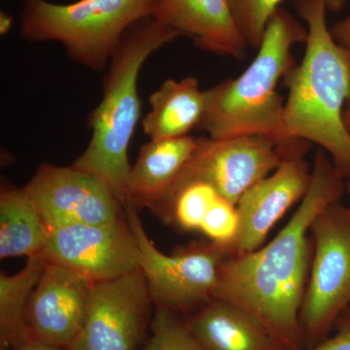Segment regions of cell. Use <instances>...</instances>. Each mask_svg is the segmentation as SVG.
Returning <instances> with one entry per match:
<instances>
[{
    "mask_svg": "<svg viewBox=\"0 0 350 350\" xmlns=\"http://www.w3.org/2000/svg\"><path fill=\"white\" fill-rule=\"evenodd\" d=\"M46 264L44 257L36 255L27 258L19 273L0 275V349L11 350L33 338L25 324V310Z\"/></svg>",
    "mask_w": 350,
    "mask_h": 350,
    "instance_id": "19",
    "label": "cell"
},
{
    "mask_svg": "<svg viewBox=\"0 0 350 350\" xmlns=\"http://www.w3.org/2000/svg\"><path fill=\"white\" fill-rule=\"evenodd\" d=\"M345 179L330 157L319 151L310 187L286 226L267 245L227 257L221 267L214 299L254 315L283 350L306 349L300 313L312 260L310 226L342 199Z\"/></svg>",
    "mask_w": 350,
    "mask_h": 350,
    "instance_id": "1",
    "label": "cell"
},
{
    "mask_svg": "<svg viewBox=\"0 0 350 350\" xmlns=\"http://www.w3.org/2000/svg\"><path fill=\"white\" fill-rule=\"evenodd\" d=\"M239 230V216L237 206L220 197L207 214L200 232L209 241L227 251L238 236Z\"/></svg>",
    "mask_w": 350,
    "mask_h": 350,
    "instance_id": "23",
    "label": "cell"
},
{
    "mask_svg": "<svg viewBox=\"0 0 350 350\" xmlns=\"http://www.w3.org/2000/svg\"><path fill=\"white\" fill-rule=\"evenodd\" d=\"M306 147L308 142L295 139L278 169L241 196L237 204L239 230L227 250L230 256L259 250L276 222L305 198L312 178Z\"/></svg>",
    "mask_w": 350,
    "mask_h": 350,
    "instance_id": "12",
    "label": "cell"
},
{
    "mask_svg": "<svg viewBox=\"0 0 350 350\" xmlns=\"http://www.w3.org/2000/svg\"><path fill=\"white\" fill-rule=\"evenodd\" d=\"M294 140L259 135L198 137L197 148L176 181L206 182L237 206L248 189L278 169Z\"/></svg>",
    "mask_w": 350,
    "mask_h": 350,
    "instance_id": "9",
    "label": "cell"
},
{
    "mask_svg": "<svg viewBox=\"0 0 350 350\" xmlns=\"http://www.w3.org/2000/svg\"><path fill=\"white\" fill-rule=\"evenodd\" d=\"M345 325H350V306L349 308L342 313L340 319L338 320L337 325H336V327Z\"/></svg>",
    "mask_w": 350,
    "mask_h": 350,
    "instance_id": "29",
    "label": "cell"
},
{
    "mask_svg": "<svg viewBox=\"0 0 350 350\" xmlns=\"http://www.w3.org/2000/svg\"><path fill=\"white\" fill-rule=\"evenodd\" d=\"M331 32L335 40L350 53V14L336 23Z\"/></svg>",
    "mask_w": 350,
    "mask_h": 350,
    "instance_id": "25",
    "label": "cell"
},
{
    "mask_svg": "<svg viewBox=\"0 0 350 350\" xmlns=\"http://www.w3.org/2000/svg\"><path fill=\"white\" fill-rule=\"evenodd\" d=\"M151 337L139 350H204L180 315L156 308Z\"/></svg>",
    "mask_w": 350,
    "mask_h": 350,
    "instance_id": "21",
    "label": "cell"
},
{
    "mask_svg": "<svg viewBox=\"0 0 350 350\" xmlns=\"http://www.w3.org/2000/svg\"><path fill=\"white\" fill-rule=\"evenodd\" d=\"M13 23L12 16L10 14L1 11L0 12V34L1 36H6L11 31Z\"/></svg>",
    "mask_w": 350,
    "mask_h": 350,
    "instance_id": "27",
    "label": "cell"
},
{
    "mask_svg": "<svg viewBox=\"0 0 350 350\" xmlns=\"http://www.w3.org/2000/svg\"><path fill=\"white\" fill-rule=\"evenodd\" d=\"M152 306L140 269L94 282L84 326L68 350H139L152 321Z\"/></svg>",
    "mask_w": 350,
    "mask_h": 350,
    "instance_id": "8",
    "label": "cell"
},
{
    "mask_svg": "<svg viewBox=\"0 0 350 350\" xmlns=\"http://www.w3.org/2000/svg\"><path fill=\"white\" fill-rule=\"evenodd\" d=\"M94 283L73 269L47 262L25 310L31 338L68 350L84 326Z\"/></svg>",
    "mask_w": 350,
    "mask_h": 350,
    "instance_id": "13",
    "label": "cell"
},
{
    "mask_svg": "<svg viewBox=\"0 0 350 350\" xmlns=\"http://www.w3.org/2000/svg\"><path fill=\"white\" fill-rule=\"evenodd\" d=\"M197 144L198 137L186 135L150 140L144 145L137 162L131 167L126 204L155 211L169 194Z\"/></svg>",
    "mask_w": 350,
    "mask_h": 350,
    "instance_id": "15",
    "label": "cell"
},
{
    "mask_svg": "<svg viewBox=\"0 0 350 350\" xmlns=\"http://www.w3.org/2000/svg\"><path fill=\"white\" fill-rule=\"evenodd\" d=\"M306 27L285 9L269 19L255 59L241 75L204 91L198 129L209 137L259 135L286 142L284 105L278 84L295 66L292 48L306 42Z\"/></svg>",
    "mask_w": 350,
    "mask_h": 350,
    "instance_id": "4",
    "label": "cell"
},
{
    "mask_svg": "<svg viewBox=\"0 0 350 350\" xmlns=\"http://www.w3.org/2000/svg\"><path fill=\"white\" fill-rule=\"evenodd\" d=\"M180 38L153 17L131 27L105 69L103 96L88 118L91 138L72 165L105 181L124 206L131 167L129 147L142 110L140 71L154 53Z\"/></svg>",
    "mask_w": 350,
    "mask_h": 350,
    "instance_id": "3",
    "label": "cell"
},
{
    "mask_svg": "<svg viewBox=\"0 0 350 350\" xmlns=\"http://www.w3.org/2000/svg\"><path fill=\"white\" fill-rule=\"evenodd\" d=\"M125 213L139 246L140 269L156 308L187 317L213 300L221 267L230 256L224 248L208 241L165 254L147 236L137 208L126 204Z\"/></svg>",
    "mask_w": 350,
    "mask_h": 350,
    "instance_id": "7",
    "label": "cell"
},
{
    "mask_svg": "<svg viewBox=\"0 0 350 350\" xmlns=\"http://www.w3.org/2000/svg\"><path fill=\"white\" fill-rule=\"evenodd\" d=\"M347 0H327V9L330 12L338 13L344 9Z\"/></svg>",
    "mask_w": 350,
    "mask_h": 350,
    "instance_id": "28",
    "label": "cell"
},
{
    "mask_svg": "<svg viewBox=\"0 0 350 350\" xmlns=\"http://www.w3.org/2000/svg\"><path fill=\"white\" fill-rule=\"evenodd\" d=\"M49 229L25 188L0 193V259L41 255Z\"/></svg>",
    "mask_w": 350,
    "mask_h": 350,
    "instance_id": "18",
    "label": "cell"
},
{
    "mask_svg": "<svg viewBox=\"0 0 350 350\" xmlns=\"http://www.w3.org/2000/svg\"><path fill=\"white\" fill-rule=\"evenodd\" d=\"M333 337L326 338L319 344L305 350H350V325L337 326Z\"/></svg>",
    "mask_w": 350,
    "mask_h": 350,
    "instance_id": "24",
    "label": "cell"
},
{
    "mask_svg": "<svg viewBox=\"0 0 350 350\" xmlns=\"http://www.w3.org/2000/svg\"><path fill=\"white\" fill-rule=\"evenodd\" d=\"M24 188L49 231L112 222L126 215L123 202L105 181L72 165L42 163Z\"/></svg>",
    "mask_w": 350,
    "mask_h": 350,
    "instance_id": "11",
    "label": "cell"
},
{
    "mask_svg": "<svg viewBox=\"0 0 350 350\" xmlns=\"http://www.w3.org/2000/svg\"><path fill=\"white\" fill-rule=\"evenodd\" d=\"M347 194H349V200H350V180H349V182H347ZM349 206H350V204H349Z\"/></svg>",
    "mask_w": 350,
    "mask_h": 350,
    "instance_id": "31",
    "label": "cell"
},
{
    "mask_svg": "<svg viewBox=\"0 0 350 350\" xmlns=\"http://www.w3.org/2000/svg\"><path fill=\"white\" fill-rule=\"evenodd\" d=\"M11 350H66L62 349V347H56L44 342L42 340H36V338H31V340H27V342H23L17 347H14Z\"/></svg>",
    "mask_w": 350,
    "mask_h": 350,
    "instance_id": "26",
    "label": "cell"
},
{
    "mask_svg": "<svg viewBox=\"0 0 350 350\" xmlns=\"http://www.w3.org/2000/svg\"><path fill=\"white\" fill-rule=\"evenodd\" d=\"M219 198L217 191L206 182L175 181L169 194L154 211L181 231L200 232Z\"/></svg>",
    "mask_w": 350,
    "mask_h": 350,
    "instance_id": "20",
    "label": "cell"
},
{
    "mask_svg": "<svg viewBox=\"0 0 350 350\" xmlns=\"http://www.w3.org/2000/svg\"><path fill=\"white\" fill-rule=\"evenodd\" d=\"M295 5L308 36L303 61L285 76L287 137L319 145L350 180V135L344 122L350 103V53L327 25V0H295Z\"/></svg>",
    "mask_w": 350,
    "mask_h": 350,
    "instance_id": "2",
    "label": "cell"
},
{
    "mask_svg": "<svg viewBox=\"0 0 350 350\" xmlns=\"http://www.w3.org/2000/svg\"><path fill=\"white\" fill-rule=\"evenodd\" d=\"M310 234L312 260L300 313L306 349L328 338L350 306V206H327Z\"/></svg>",
    "mask_w": 350,
    "mask_h": 350,
    "instance_id": "6",
    "label": "cell"
},
{
    "mask_svg": "<svg viewBox=\"0 0 350 350\" xmlns=\"http://www.w3.org/2000/svg\"><path fill=\"white\" fill-rule=\"evenodd\" d=\"M283 0H229L232 17L248 47L258 49L267 25Z\"/></svg>",
    "mask_w": 350,
    "mask_h": 350,
    "instance_id": "22",
    "label": "cell"
},
{
    "mask_svg": "<svg viewBox=\"0 0 350 350\" xmlns=\"http://www.w3.org/2000/svg\"><path fill=\"white\" fill-rule=\"evenodd\" d=\"M155 0H24L20 34L29 42H57L73 63L101 71L135 23L152 17Z\"/></svg>",
    "mask_w": 350,
    "mask_h": 350,
    "instance_id": "5",
    "label": "cell"
},
{
    "mask_svg": "<svg viewBox=\"0 0 350 350\" xmlns=\"http://www.w3.org/2000/svg\"><path fill=\"white\" fill-rule=\"evenodd\" d=\"M185 319L204 350H283L251 313L213 299Z\"/></svg>",
    "mask_w": 350,
    "mask_h": 350,
    "instance_id": "16",
    "label": "cell"
},
{
    "mask_svg": "<svg viewBox=\"0 0 350 350\" xmlns=\"http://www.w3.org/2000/svg\"><path fill=\"white\" fill-rule=\"evenodd\" d=\"M152 17L190 38L200 49L243 59L247 43L234 22L229 0H155Z\"/></svg>",
    "mask_w": 350,
    "mask_h": 350,
    "instance_id": "14",
    "label": "cell"
},
{
    "mask_svg": "<svg viewBox=\"0 0 350 350\" xmlns=\"http://www.w3.org/2000/svg\"><path fill=\"white\" fill-rule=\"evenodd\" d=\"M41 256L98 282L140 269L142 253L125 215L112 222L50 230Z\"/></svg>",
    "mask_w": 350,
    "mask_h": 350,
    "instance_id": "10",
    "label": "cell"
},
{
    "mask_svg": "<svg viewBox=\"0 0 350 350\" xmlns=\"http://www.w3.org/2000/svg\"><path fill=\"white\" fill-rule=\"evenodd\" d=\"M150 111L142 129L150 140L183 137L198 129L206 108V96L194 76L167 79L149 98Z\"/></svg>",
    "mask_w": 350,
    "mask_h": 350,
    "instance_id": "17",
    "label": "cell"
},
{
    "mask_svg": "<svg viewBox=\"0 0 350 350\" xmlns=\"http://www.w3.org/2000/svg\"><path fill=\"white\" fill-rule=\"evenodd\" d=\"M344 122L345 125L347 126V130L349 131L350 135V103L349 105H347V108H345L344 113Z\"/></svg>",
    "mask_w": 350,
    "mask_h": 350,
    "instance_id": "30",
    "label": "cell"
}]
</instances>
